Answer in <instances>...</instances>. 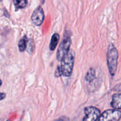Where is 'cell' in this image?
<instances>
[{"mask_svg":"<svg viewBox=\"0 0 121 121\" xmlns=\"http://www.w3.org/2000/svg\"><path fill=\"white\" fill-rule=\"evenodd\" d=\"M75 53L73 50H71L61 60L60 70L61 74L66 77H69L72 74L74 66Z\"/></svg>","mask_w":121,"mask_h":121,"instance_id":"cell-1","label":"cell"},{"mask_svg":"<svg viewBox=\"0 0 121 121\" xmlns=\"http://www.w3.org/2000/svg\"><path fill=\"white\" fill-rule=\"evenodd\" d=\"M118 59V52L113 44L109 46L107 53V64L109 71L112 76L115 74L117 70Z\"/></svg>","mask_w":121,"mask_h":121,"instance_id":"cell-2","label":"cell"},{"mask_svg":"<svg viewBox=\"0 0 121 121\" xmlns=\"http://www.w3.org/2000/svg\"><path fill=\"white\" fill-rule=\"evenodd\" d=\"M71 43V39L69 36L64 37L57 52V59L58 60L60 61L62 60L63 58L70 51Z\"/></svg>","mask_w":121,"mask_h":121,"instance_id":"cell-3","label":"cell"},{"mask_svg":"<svg viewBox=\"0 0 121 121\" xmlns=\"http://www.w3.org/2000/svg\"><path fill=\"white\" fill-rule=\"evenodd\" d=\"M121 118V112L119 110L109 109L100 115L98 121H119Z\"/></svg>","mask_w":121,"mask_h":121,"instance_id":"cell-4","label":"cell"},{"mask_svg":"<svg viewBox=\"0 0 121 121\" xmlns=\"http://www.w3.org/2000/svg\"><path fill=\"white\" fill-rule=\"evenodd\" d=\"M84 112L85 115L83 121H96L100 115V110L94 106L85 108Z\"/></svg>","mask_w":121,"mask_h":121,"instance_id":"cell-5","label":"cell"},{"mask_svg":"<svg viewBox=\"0 0 121 121\" xmlns=\"http://www.w3.org/2000/svg\"><path fill=\"white\" fill-rule=\"evenodd\" d=\"M44 19V13L41 7H39L34 11L31 15L32 22L36 26H40Z\"/></svg>","mask_w":121,"mask_h":121,"instance_id":"cell-6","label":"cell"},{"mask_svg":"<svg viewBox=\"0 0 121 121\" xmlns=\"http://www.w3.org/2000/svg\"><path fill=\"white\" fill-rule=\"evenodd\" d=\"M111 106L116 110L121 109V93H117L113 96Z\"/></svg>","mask_w":121,"mask_h":121,"instance_id":"cell-7","label":"cell"},{"mask_svg":"<svg viewBox=\"0 0 121 121\" xmlns=\"http://www.w3.org/2000/svg\"><path fill=\"white\" fill-rule=\"evenodd\" d=\"M60 40V35L57 33H54L52 37L50 44V49L53 51L56 49Z\"/></svg>","mask_w":121,"mask_h":121,"instance_id":"cell-8","label":"cell"},{"mask_svg":"<svg viewBox=\"0 0 121 121\" xmlns=\"http://www.w3.org/2000/svg\"><path fill=\"white\" fill-rule=\"evenodd\" d=\"M27 41H28V39H27L26 36H24L20 40V41H19L18 43V48L19 50L21 52H23L26 49Z\"/></svg>","mask_w":121,"mask_h":121,"instance_id":"cell-9","label":"cell"},{"mask_svg":"<svg viewBox=\"0 0 121 121\" xmlns=\"http://www.w3.org/2000/svg\"><path fill=\"white\" fill-rule=\"evenodd\" d=\"M95 70L93 69H91L87 72L86 77H85V79L87 82H92L95 79Z\"/></svg>","mask_w":121,"mask_h":121,"instance_id":"cell-10","label":"cell"},{"mask_svg":"<svg viewBox=\"0 0 121 121\" xmlns=\"http://www.w3.org/2000/svg\"><path fill=\"white\" fill-rule=\"evenodd\" d=\"M13 2H14V5H15V8L17 9L24 8L27 5V3H28L27 1H26V0H21V1L14 0V1H13Z\"/></svg>","mask_w":121,"mask_h":121,"instance_id":"cell-11","label":"cell"},{"mask_svg":"<svg viewBox=\"0 0 121 121\" xmlns=\"http://www.w3.org/2000/svg\"><path fill=\"white\" fill-rule=\"evenodd\" d=\"M26 48H27V52H28V53H29L30 54H31V53H33V52L34 51V44L33 40H28Z\"/></svg>","mask_w":121,"mask_h":121,"instance_id":"cell-12","label":"cell"},{"mask_svg":"<svg viewBox=\"0 0 121 121\" xmlns=\"http://www.w3.org/2000/svg\"><path fill=\"white\" fill-rule=\"evenodd\" d=\"M60 75H61V70H60V67H58L57 68V69L56 70L55 76L59 77L60 76Z\"/></svg>","mask_w":121,"mask_h":121,"instance_id":"cell-13","label":"cell"},{"mask_svg":"<svg viewBox=\"0 0 121 121\" xmlns=\"http://www.w3.org/2000/svg\"><path fill=\"white\" fill-rule=\"evenodd\" d=\"M54 121H69V118H67V117H61V118H59V119H56Z\"/></svg>","mask_w":121,"mask_h":121,"instance_id":"cell-14","label":"cell"},{"mask_svg":"<svg viewBox=\"0 0 121 121\" xmlns=\"http://www.w3.org/2000/svg\"><path fill=\"white\" fill-rule=\"evenodd\" d=\"M5 96L6 95L4 93H1V92H0V100L4 99V98H5Z\"/></svg>","mask_w":121,"mask_h":121,"instance_id":"cell-15","label":"cell"},{"mask_svg":"<svg viewBox=\"0 0 121 121\" xmlns=\"http://www.w3.org/2000/svg\"><path fill=\"white\" fill-rule=\"evenodd\" d=\"M1 85H2V80H1V79H0V86H1Z\"/></svg>","mask_w":121,"mask_h":121,"instance_id":"cell-16","label":"cell"},{"mask_svg":"<svg viewBox=\"0 0 121 121\" xmlns=\"http://www.w3.org/2000/svg\"><path fill=\"white\" fill-rule=\"evenodd\" d=\"M9 121V120H8V121Z\"/></svg>","mask_w":121,"mask_h":121,"instance_id":"cell-17","label":"cell"}]
</instances>
